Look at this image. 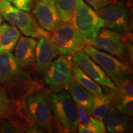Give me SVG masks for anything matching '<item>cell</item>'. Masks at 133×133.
I'll list each match as a JSON object with an SVG mask.
<instances>
[{"label":"cell","instance_id":"obj_28","mask_svg":"<svg viewBox=\"0 0 133 133\" xmlns=\"http://www.w3.org/2000/svg\"><path fill=\"white\" fill-rule=\"evenodd\" d=\"M95 11L101 9L111 3L110 0H84Z\"/></svg>","mask_w":133,"mask_h":133},{"label":"cell","instance_id":"obj_34","mask_svg":"<svg viewBox=\"0 0 133 133\" xmlns=\"http://www.w3.org/2000/svg\"><path fill=\"white\" fill-rule=\"evenodd\" d=\"M1 89H0V91H1Z\"/></svg>","mask_w":133,"mask_h":133},{"label":"cell","instance_id":"obj_17","mask_svg":"<svg viewBox=\"0 0 133 133\" xmlns=\"http://www.w3.org/2000/svg\"><path fill=\"white\" fill-rule=\"evenodd\" d=\"M0 53L11 52L21 37V33L15 25L3 24L0 25Z\"/></svg>","mask_w":133,"mask_h":133},{"label":"cell","instance_id":"obj_31","mask_svg":"<svg viewBox=\"0 0 133 133\" xmlns=\"http://www.w3.org/2000/svg\"><path fill=\"white\" fill-rule=\"evenodd\" d=\"M117 1H126V0H117Z\"/></svg>","mask_w":133,"mask_h":133},{"label":"cell","instance_id":"obj_33","mask_svg":"<svg viewBox=\"0 0 133 133\" xmlns=\"http://www.w3.org/2000/svg\"><path fill=\"white\" fill-rule=\"evenodd\" d=\"M35 1H37V0H35Z\"/></svg>","mask_w":133,"mask_h":133},{"label":"cell","instance_id":"obj_26","mask_svg":"<svg viewBox=\"0 0 133 133\" xmlns=\"http://www.w3.org/2000/svg\"><path fill=\"white\" fill-rule=\"evenodd\" d=\"M76 110L77 114L78 123L85 126H88L90 123V116L88 111L82 106L76 104Z\"/></svg>","mask_w":133,"mask_h":133},{"label":"cell","instance_id":"obj_30","mask_svg":"<svg viewBox=\"0 0 133 133\" xmlns=\"http://www.w3.org/2000/svg\"><path fill=\"white\" fill-rule=\"evenodd\" d=\"M3 21V18H2V16H1V14H0V24H1V22H2Z\"/></svg>","mask_w":133,"mask_h":133},{"label":"cell","instance_id":"obj_13","mask_svg":"<svg viewBox=\"0 0 133 133\" xmlns=\"http://www.w3.org/2000/svg\"><path fill=\"white\" fill-rule=\"evenodd\" d=\"M13 25L17 26L26 36L40 38L51 36V31L41 27L33 15L22 10L17 9Z\"/></svg>","mask_w":133,"mask_h":133},{"label":"cell","instance_id":"obj_19","mask_svg":"<svg viewBox=\"0 0 133 133\" xmlns=\"http://www.w3.org/2000/svg\"><path fill=\"white\" fill-rule=\"evenodd\" d=\"M113 97L112 89L111 92L104 94L100 97H96L94 105L91 109L90 115L93 117L103 119L110 107L111 101Z\"/></svg>","mask_w":133,"mask_h":133},{"label":"cell","instance_id":"obj_20","mask_svg":"<svg viewBox=\"0 0 133 133\" xmlns=\"http://www.w3.org/2000/svg\"><path fill=\"white\" fill-rule=\"evenodd\" d=\"M54 1L61 21L71 22L79 0H54Z\"/></svg>","mask_w":133,"mask_h":133},{"label":"cell","instance_id":"obj_10","mask_svg":"<svg viewBox=\"0 0 133 133\" xmlns=\"http://www.w3.org/2000/svg\"><path fill=\"white\" fill-rule=\"evenodd\" d=\"M72 60L88 76L97 83L100 85L115 89V84L111 79L106 75L94 61L91 59L89 56L83 50L78 51L72 56Z\"/></svg>","mask_w":133,"mask_h":133},{"label":"cell","instance_id":"obj_9","mask_svg":"<svg viewBox=\"0 0 133 133\" xmlns=\"http://www.w3.org/2000/svg\"><path fill=\"white\" fill-rule=\"evenodd\" d=\"M27 114L41 130L52 131V116L47 98L42 93L31 92L26 97Z\"/></svg>","mask_w":133,"mask_h":133},{"label":"cell","instance_id":"obj_21","mask_svg":"<svg viewBox=\"0 0 133 133\" xmlns=\"http://www.w3.org/2000/svg\"><path fill=\"white\" fill-rule=\"evenodd\" d=\"M113 97L110 106H115L121 101L127 97H133V86L132 79L124 81L115 89H112Z\"/></svg>","mask_w":133,"mask_h":133},{"label":"cell","instance_id":"obj_25","mask_svg":"<svg viewBox=\"0 0 133 133\" xmlns=\"http://www.w3.org/2000/svg\"><path fill=\"white\" fill-rule=\"evenodd\" d=\"M119 112L126 115L132 116L133 115V97H127L121 101L115 107Z\"/></svg>","mask_w":133,"mask_h":133},{"label":"cell","instance_id":"obj_23","mask_svg":"<svg viewBox=\"0 0 133 133\" xmlns=\"http://www.w3.org/2000/svg\"><path fill=\"white\" fill-rule=\"evenodd\" d=\"M78 132L80 133H105L106 128L101 119L96 118L90 116V123L88 126L78 123Z\"/></svg>","mask_w":133,"mask_h":133},{"label":"cell","instance_id":"obj_6","mask_svg":"<svg viewBox=\"0 0 133 133\" xmlns=\"http://www.w3.org/2000/svg\"><path fill=\"white\" fill-rule=\"evenodd\" d=\"M50 108L65 132H78V120L76 107L68 91L52 93L48 96Z\"/></svg>","mask_w":133,"mask_h":133},{"label":"cell","instance_id":"obj_27","mask_svg":"<svg viewBox=\"0 0 133 133\" xmlns=\"http://www.w3.org/2000/svg\"><path fill=\"white\" fill-rule=\"evenodd\" d=\"M16 8L24 11H30L35 4V0H10Z\"/></svg>","mask_w":133,"mask_h":133},{"label":"cell","instance_id":"obj_8","mask_svg":"<svg viewBox=\"0 0 133 133\" xmlns=\"http://www.w3.org/2000/svg\"><path fill=\"white\" fill-rule=\"evenodd\" d=\"M74 81L73 62L71 58L61 56L51 62L46 71L44 81L55 92L64 90Z\"/></svg>","mask_w":133,"mask_h":133},{"label":"cell","instance_id":"obj_32","mask_svg":"<svg viewBox=\"0 0 133 133\" xmlns=\"http://www.w3.org/2000/svg\"><path fill=\"white\" fill-rule=\"evenodd\" d=\"M0 36H1V32H0Z\"/></svg>","mask_w":133,"mask_h":133},{"label":"cell","instance_id":"obj_5","mask_svg":"<svg viewBox=\"0 0 133 133\" xmlns=\"http://www.w3.org/2000/svg\"><path fill=\"white\" fill-rule=\"evenodd\" d=\"M96 11L104 22L106 29L132 38L130 27L131 10L126 1L111 3Z\"/></svg>","mask_w":133,"mask_h":133},{"label":"cell","instance_id":"obj_14","mask_svg":"<svg viewBox=\"0 0 133 133\" xmlns=\"http://www.w3.org/2000/svg\"><path fill=\"white\" fill-rule=\"evenodd\" d=\"M58 54L52 38L42 37L38 41L35 50V69L39 73L46 72L54 58Z\"/></svg>","mask_w":133,"mask_h":133},{"label":"cell","instance_id":"obj_1","mask_svg":"<svg viewBox=\"0 0 133 133\" xmlns=\"http://www.w3.org/2000/svg\"><path fill=\"white\" fill-rule=\"evenodd\" d=\"M0 84L13 100L26 97L36 88L30 73L19 66L11 52L0 53Z\"/></svg>","mask_w":133,"mask_h":133},{"label":"cell","instance_id":"obj_22","mask_svg":"<svg viewBox=\"0 0 133 133\" xmlns=\"http://www.w3.org/2000/svg\"><path fill=\"white\" fill-rule=\"evenodd\" d=\"M16 105L6 92L0 91V118L11 119L16 114Z\"/></svg>","mask_w":133,"mask_h":133},{"label":"cell","instance_id":"obj_18","mask_svg":"<svg viewBox=\"0 0 133 133\" xmlns=\"http://www.w3.org/2000/svg\"><path fill=\"white\" fill-rule=\"evenodd\" d=\"M74 81L84 88L95 97H100L104 95L102 89L97 83L88 76L75 63L73 62Z\"/></svg>","mask_w":133,"mask_h":133},{"label":"cell","instance_id":"obj_16","mask_svg":"<svg viewBox=\"0 0 133 133\" xmlns=\"http://www.w3.org/2000/svg\"><path fill=\"white\" fill-rule=\"evenodd\" d=\"M70 95L76 104L84 107L90 115L96 97L77 82H71L68 86Z\"/></svg>","mask_w":133,"mask_h":133},{"label":"cell","instance_id":"obj_3","mask_svg":"<svg viewBox=\"0 0 133 133\" xmlns=\"http://www.w3.org/2000/svg\"><path fill=\"white\" fill-rule=\"evenodd\" d=\"M83 50L96 64L101 66L106 75L114 81L116 87L124 81L132 79V70L129 63L89 45L84 46Z\"/></svg>","mask_w":133,"mask_h":133},{"label":"cell","instance_id":"obj_12","mask_svg":"<svg viewBox=\"0 0 133 133\" xmlns=\"http://www.w3.org/2000/svg\"><path fill=\"white\" fill-rule=\"evenodd\" d=\"M38 41L29 37L20 38L15 47L14 57L21 68L26 70L35 69V50Z\"/></svg>","mask_w":133,"mask_h":133},{"label":"cell","instance_id":"obj_4","mask_svg":"<svg viewBox=\"0 0 133 133\" xmlns=\"http://www.w3.org/2000/svg\"><path fill=\"white\" fill-rule=\"evenodd\" d=\"M51 38L58 54L68 58L88 45L87 39L75 27L72 21L61 22L55 29Z\"/></svg>","mask_w":133,"mask_h":133},{"label":"cell","instance_id":"obj_11","mask_svg":"<svg viewBox=\"0 0 133 133\" xmlns=\"http://www.w3.org/2000/svg\"><path fill=\"white\" fill-rule=\"evenodd\" d=\"M32 13L38 24L46 30L52 32L61 22L54 0H37Z\"/></svg>","mask_w":133,"mask_h":133},{"label":"cell","instance_id":"obj_7","mask_svg":"<svg viewBox=\"0 0 133 133\" xmlns=\"http://www.w3.org/2000/svg\"><path fill=\"white\" fill-rule=\"evenodd\" d=\"M71 21L75 27L86 39L96 37L100 30L104 27V22L96 11L83 0H79Z\"/></svg>","mask_w":133,"mask_h":133},{"label":"cell","instance_id":"obj_29","mask_svg":"<svg viewBox=\"0 0 133 133\" xmlns=\"http://www.w3.org/2000/svg\"><path fill=\"white\" fill-rule=\"evenodd\" d=\"M5 1H10V0H0V4L3 2H5Z\"/></svg>","mask_w":133,"mask_h":133},{"label":"cell","instance_id":"obj_2","mask_svg":"<svg viewBox=\"0 0 133 133\" xmlns=\"http://www.w3.org/2000/svg\"><path fill=\"white\" fill-rule=\"evenodd\" d=\"M132 38L112 30L103 29L96 37L87 39L88 45L106 51L119 59L131 64L132 61Z\"/></svg>","mask_w":133,"mask_h":133},{"label":"cell","instance_id":"obj_15","mask_svg":"<svg viewBox=\"0 0 133 133\" xmlns=\"http://www.w3.org/2000/svg\"><path fill=\"white\" fill-rule=\"evenodd\" d=\"M104 123L109 132L126 133L132 131V120L130 116L110 106L104 117Z\"/></svg>","mask_w":133,"mask_h":133},{"label":"cell","instance_id":"obj_24","mask_svg":"<svg viewBox=\"0 0 133 133\" xmlns=\"http://www.w3.org/2000/svg\"><path fill=\"white\" fill-rule=\"evenodd\" d=\"M17 8L12 6L10 1H5L0 4V14L9 23L13 24L16 18Z\"/></svg>","mask_w":133,"mask_h":133}]
</instances>
